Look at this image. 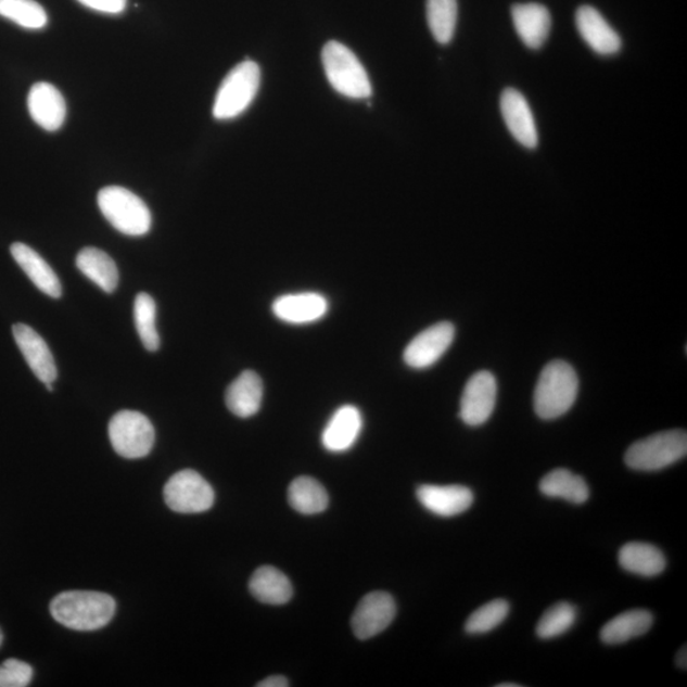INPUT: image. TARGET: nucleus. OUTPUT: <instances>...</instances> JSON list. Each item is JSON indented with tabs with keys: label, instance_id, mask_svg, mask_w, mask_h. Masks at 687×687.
I'll return each instance as SVG.
<instances>
[{
	"label": "nucleus",
	"instance_id": "obj_1",
	"mask_svg": "<svg viewBox=\"0 0 687 687\" xmlns=\"http://www.w3.org/2000/svg\"><path fill=\"white\" fill-rule=\"evenodd\" d=\"M51 616L68 629L100 631L115 616L114 597L96 590H66L50 603Z\"/></svg>",
	"mask_w": 687,
	"mask_h": 687
},
{
	"label": "nucleus",
	"instance_id": "obj_2",
	"mask_svg": "<svg viewBox=\"0 0 687 687\" xmlns=\"http://www.w3.org/2000/svg\"><path fill=\"white\" fill-rule=\"evenodd\" d=\"M580 381L574 368L564 360L546 365L537 381L534 408L538 418L552 420L572 409L578 396Z\"/></svg>",
	"mask_w": 687,
	"mask_h": 687
},
{
	"label": "nucleus",
	"instance_id": "obj_3",
	"mask_svg": "<svg viewBox=\"0 0 687 687\" xmlns=\"http://www.w3.org/2000/svg\"><path fill=\"white\" fill-rule=\"evenodd\" d=\"M322 64L331 87L340 94L356 100L372 94L371 80L364 64L348 47L329 41L322 50Z\"/></svg>",
	"mask_w": 687,
	"mask_h": 687
},
{
	"label": "nucleus",
	"instance_id": "obj_4",
	"mask_svg": "<svg viewBox=\"0 0 687 687\" xmlns=\"http://www.w3.org/2000/svg\"><path fill=\"white\" fill-rule=\"evenodd\" d=\"M100 211L117 231L139 238L150 232L152 214L147 204L122 187L103 188L98 196Z\"/></svg>",
	"mask_w": 687,
	"mask_h": 687
},
{
	"label": "nucleus",
	"instance_id": "obj_5",
	"mask_svg": "<svg viewBox=\"0 0 687 687\" xmlns=\"http://www.w3.org/2000/svg\"><path fill=\"white\" fill-rule=\"evenodd\" d=\"M260 66L246 61L227 74L214 100L213 115L217 120H231L245 113L260 88Z\"/></svg>",
	"mask_w": 687,
	"mask_h": 687
},
{
	"label": "nucleus",
	"instance_id": "obj_6",
	"mask_svg": "<svg viewBox=\"0 0 687 687\" xmlns=\"http://www.w3.org/2000/svg\"><path fill=\"white\" fill-rule=\"evenodd\" d=\"M687 454V434L675 430L649 435L635 442L625 454L627 468L637 471H660L676 463Z\"/></svg>",
	"mask_w": 687,
	"mask_h": 687
},
{
	"label": "nucleus",
	"instance_id": "obj_7",
	"mask_svg": "<svg viewBox=\"0 0 687 687\" xmlns=\"http://www.w3.org/2000/svg\"><path fill=\"white\" fill-rule=\"evenodd\" d=\"M109 437L117 455L136 460L151 454L156 432L144 414L123 410L110 420Z\"/></svg>",
	"mask_w": 687,
	"mask_h": 687
},
{
	"label": "nucleus",
	"instance_id": "obj_8",
	"mask_svg": "<svg viewBox=\"0 0 687 687\" xmlns=\"http://www.w3.org/2000/svg\"><path fill=\"white\" fill-rule=\"evenodd\" d=\"M164 497L174 512L183 514L202 513L214 505L216 494L206 480L194 470H182L168 479Z\"/></svg>",
	"mask_w": 687,
	"mask_h": 687
},
{
	"label": "nucleus",
	"instance_id": "obj_9",
	"mask_svg": "<svg viewBox=\"0 0 687 687\" xmlns=\"http://www.w3.org/2000/svg\"><path fill=\"white\" fill-rule=\"evenodd\" d=\"M498 385L493 373L480 371L463 389L460 418L470 427L483 425L491 419L497 404Z\"/></svg>",
	"mask_w": 687,
	"mask_h": 687
},
{
	"label": "nucleus",
	"instance_id": "obj_10",
	"mask_svg": "<svg viewBox=\"0 0 687 687\" xmlns=\"http://www.w3.org/2000/svg\"><path fill=\"white\" fill-rule=\"evenodd\" d=\"M396 616V602L387 593L368 594L357 606L352 618V627L356 637L367 640L387 629Z\"/></svg>",
	"mask_w": 687,
	"mask_h": 687
},
{
	"label": "nucleus",
	"instance_id": "obj_11",
	"mask_svg": "<svg viewBox=\"0 0 687 687\" xmlns=\"http://www.w3.org/2000/svg\"><path fill=\"white\" fill-rule=\"evenodd\" d=\"M456 329L450 322H438L420 332L406 346L405 364L414 369H425L437 364L454 343Z\"/></svg>",
	"mask_w": 687,
	"mask_h": 687
},
{
	"label": "nucleus",
	"instance_id": "obj_12",
	"mask_svg": "<svg viewBox=\"0 0 687 687\" xmlns=\"http://www.w3.org/2000/svg\"><path fill=\"white\" fill-rule=\"evenodd\" d=\"M13 336L18 348L34 374L46 386L53 385L58 377V369L53 353L49 345L37 332L26 323H16L13 327Z\"/></svg>",
	"mask_w": 687,
	"mask_h": 687
},
{
	"label": "nucleus",
	"instance_id": "obj_13",
	"mask_svg": "<svg viewBox=\"0 0 687 687\" xmlns=\"http://www.w3.org/2000/svg\"><path fill=\"white\" fill-rule=\"evenodd\" d=\"M271 308L280 321L307 325L321 320L328 314L329 302L320 293H292L277 298Z\"/></svg>",
	"mask_w": 687,
	"mask_h": 687
},
{
	"label": "nucleus",
	"instance_id": "obj_14",
	"mask_svg": "<svg viewBox=\"0 0 687 687\" xmlns=\"http://www.w3.org/2000/svg\"><path fill=\"white\" fill-rule=\"evenodd\" d=\"M500 111L517 142L526 148H535L538 143L536 123L524 96L514 88H507L501 93Z\"/></svg>",
	"mask_w": 687,
	"mask_h": 687
},
{
	"label": "nucleus",
	"instance_id": "obj_15",
	"mask_svg": "<svg viewBox=\"0 0 687 687\" xmlns=\"http://www.w3.org/2000/svg\"><path fill=\"white\" fill-rule=\"evenodd\" d=\"M417 497L427 511L440 517L461 514L474 504V493L462 485H422Z\"/></svg>",
	"mask_w": 687,
	"mask_h": 687
},
{
	"label": "nucleus",
	"instance_id": "obj_16",
	"mask_svg": "<svg viewBox=\"0 0 687 687\" xmlns=\"http://www.w3.org/2000/svg\"><path fill=\"white\" fill-rule=\"evenodd\" d=\"M27 106L33 120L42 129L56 131L63 127L66 103L55 86L47 82L34 85L28 93Z\"/></svg>",
	"mask_w": 687,
	"mask_h": 687
},
{
	"label": "nucleus",
	"instance_id": "obj_17",
	"mask_svg": "<svg viewBox=\"0 0 687 687\" xmlns=\"http://www.w3.org/2000/svg\"><path fill=\"white\" fill-rule=\"evenodd\" d=\"M578 33L587 46L600 55H614L622 49V39L594 7L583 5L575 14Z\"/></svg>",
	"mask_w": 687,
	"mask_h": 687
},
{
	"label": "nucleus",
	"instance_id": "obj_18",
	"mask_svg": "<svg viewBox=\"0 0 687 687\" xmlns=\"http://www.w3.org/2000/svg\"><path fill=\"white\" fill-rule=\"evenodd\" d=\"M364 428V418L356 406L344 405L330 418L322 432V446L330 453L340 454L351 449Z\"/></svg>",
	"mask_w": 687,
	"mask_h": 687
},
{
	"label": "nucleus",
	"instance_id": "obj_19",
	"mask_svg": "<svg viewBox=\"0 0 687 687\" xmlns=\"http://www.w3.org/2000/svg\"><path fill=\"white\" fill-rule=\"evenodd\" d=\"M512 18L517 34L527 48L540 49L548 40L551 16L543 4H516L512 9Z\"/></svg>",
	"mask_w": 687,
	"mask_h": 687
},
{
	"label": "nucleus",
	"instance_id": "obj_20",
	"mask_svg": "<svg viewBox=\"0 0 687 687\" xmlns=\"http://www.w3.org/2000/svg\"><path fill=\"white\" fill-rule=\"evenodd\" d=\"M264 386L254 371L242 372L226 391V405L239 418H251L262 408Z\"/></svg>",
	"mask_w": 687,
	"mask_h": 687
},
{
	"label": "nucleus",
	"instance_id": "obj_21",
	"mask_svg": "<svg viewBox=\"0 0 687 687\" xmlns=\"http://www.w3.org/2000/svg\"><path fill=\"white\" fill-rule=\"evenodd\" d=\"M11 254L21 266V269L26 272V276L31 279V282L42 293L48 294L51 298L62 297L61 280H59L55 271L51 269V266L34 249L25 245V243L16 242L11 246Z\"/></svg>",
	"mask_w": 687,
	"mask_h": 687
},
{
	"label": "nucleus",
	"instance_id": "obj_22",
	"mask_svg": "<svg viewBox=\"0 0 687 687\" xmlns=\"http://www.w3.org/2000/svg\"><path fill=\"white\" fill-rule=\"evenodd\" d=\"M249 588L256 600L268 605H284L293 596L290 578L279 569L270 565L256 569L250 580Z\"/></svg>",
	"mask_w": 687,
	"mask_h": 687
},
{
	"label": "nucleus",
	"instance_id": "obj_23",
	"mask_svg": "<svg viewBox=\"0 0 687 687\" xmlns=\"http://www.w3.org/2000/svg\"><path fill=\"white\" fill-rule=\"evenodd\" d=\"M76 264L77 268L103 292L113 293L119 284V270L113 257L105 251L96 247L80 250Z\"/></svg>",
	"mask_w": 687,
	"mask_h": 687
},
{
	"label": "nucleus",
	"instance_id": "obj_24",
	"mask_svg": "<svg viewBox=\"0 0 687 687\" xmlns=\"http://www.w3.org/2000/svg\"><path fill=\"white\" fill-rule=\"evenodd\" d=\"M653 625V616L648 610H629L611 619L602 627L600 637L605 645L615 646L641 637Z\"/></svg>",
	"mask_w": 687,
	"mask_h": 687
},
{
	"label": "nucleus",
	"instance_id": "obj_25",
	"mask_svg": "<svg viewBox=\"0 0 687 687\" xmlns=\"http://www.w3.org/2000/svg\"><path fill=\"white\" fill-rule=\"evenodd\" d=\"M619 563L625 571L641 577H656L666 568L663 552L651 544L629 543L619 552Z\"/></svg>",
	"mask_w": 687,
	"mask_h": 687
},
{
	"label": "nucleus",
	"instance_id": "obj_26",
	"mask_svg": "<svg viewBox=\"0 0 687 687\" xmlns=\"http://www.w3.org/2000/svg\"><path fill=\"white\" fill-rule=\"evenodd\" d=\"M540 492L549 498H559L573 505H583L589 498V487L585 479L567 469H556L545 475Z\"/></svg>",
	"mask_w": 687,
	"mask_h": 687
},
{
	"label": "nucleus",
	"instance_id": "obj_27",
	"mask_svg": "<svg viewBox=\"0 0 687 687\" xmlns=\"http://www.w3.org/2000/svg\"><path fill=\"white\" fill-rule=\"evenodd\" d=\"M288 500L294 511L302 514H317L329 506V495L316 479L300 476L288 487Z\"/></svg>",
	"mask_w": 687,
	"mask_h": 687
},
{
	"label": "nucleus",
	"instance_id": "obj_28",
	"mask_svg": "<svg viewBox=\"0 0 687 687\" xmlns=\"http://www.w3.org/2000/svg\"><path fill=\"white\" fill-rule=\"evenodd\" d=\"M457 14V0H427L428 26L434 39L443 46L454 39Z\"/></svg>",
	"mask_w": 687,
	"mask_h": 687
},
{
	"label": "nucleus",
	"instance_id": "obj_29",
	"mask_svg": "<svg viewBox=\"0 0 687 687\" xmlns=\"http://www.w3.org/2000/svg\"><path fill=\"white\" fill-rule=\"evenodd\" d=\"M157 305L148 293H139L135 302L136 328L148 352L160 349V335L156 327Z\"/></svg>",
	"mask_w": 687,
	"mask_h": 687
},
{
	"label": "nucleus",
	"instance_id": "obj_30",
	"mask_svg": "<svg viewBox=\"0 0 687 687\" xmlns=\"http://www.w3.org/2000/svg\"><path fill=\"white\" fill-rule=\"evenodd\" d=\"M0 16L27 29H41L49 22L47 11L35 0H0Z\"/></svg>",
	"mask_w": 687,
	"mask_h": 687
},
{
	"label": "nucleus",
	"instance_id": "obj_31",
	"mask_svg": "<svg viewBox=\"0 0 687 687\" xmlns=\"http://www.w3.org/2000/svg\"><path fill=\"white\" fill-rule=\"evenodd\" d=\"M577 620V610L568 602L554 605L545 612L536 627V634L542 639H554L567 633Z\"/></svg>",
	"mask_w": 687,
	"mask_h": 687
},
{
	"label": "nucleus",
	"instance_id": "obj_32",
	"mask_svg": "<svg viewBox=\"0 0 687 687\" xmlns=\"http://www.w3.org/2000/svg\"><path fill=\"white\" fill-rule=\"evenodd\" d=\"M508 614L509 603L506 600L487 602L468 619L465 631L472 635L489 633L504 623Z\"/></svg>",
	"mask_w": 687,
	"mask_h": 687
},
{
	"label": "nucleus",
	"instance_id": "obj_33",
	"mask_svg": "<svg viewBox=\"0 0 687 687\" xmlns=\"http://www.w3.org/2000/svg\"><path fill=\"white\" fill-rule=\"evenodd\" d=\"M34 669L20 660H7L0 664V687H26L31 683Z\"/></svg>",
	"mask_w": 687,
	"mask_h": 687
},
{
	"label": "nucleus",
	"instance_id": "obj_34",
	"mask_svg": "<svg viewBox=\"0 0 687 687\" xmlns=\"http://www.w3.org/2000/svg\"><path fill=\"white\" fill-rule=\"evenodd\" d=\"M87 9L107 14H120L127 9V0H78Z\"/></svg>",
	"mask_w": 687,
	"mask_h": 687
},
{
	"label": "nucleus",
	"instance_id": "obj_35",
	"mask_svg": "<svg viewBox=\"0 0 687 687\" xmlns=\"http://www.w3.org/2000/svg\"><path fill=\"white\" fill-rule=\"evenodd\" d=\"M257 687H287L290 686L288 679L284 676H270L263 679V682L256 685Z\"/></svg>",
	"mask_w": 687,
	"mask_h": 687
},
{
	"label": "nucleus",
	"instance_id": "obj_36",
	"mask_svg": "<svg viewBox=\"0 0 687 687\" xmlns=\"http://www.w3.org/2000/svg\"><path fill=\"white\" fill-rule=\"evenodd\" d=\"M676 662H677V666H678L679 669L686 670V667H687V653H686V647H684V648L682 649V651H679V652L677 653V657H676Z\"/></svg>",
	"mask_w": 687,
	"mask_h": 687
},
{
	"label": "nucleus",
	"instance_id": "obj_37",
	"mask_svg": "<svg viewBox=\"0 0 687 687\" xmlns=\"http://www.w3.org/2000/svg\"><path fill=\"white\" fill-rule=\"evenodd\" d=\"M498 686H500V687H506V686H511V687H512V686H516V687H519L520 685H519V684H500V685H498Z\"/></svg>",
	"mask_w": 687,
	"mask_h": 687
},
{
	"label": "nucleus",
	"instance_id": "obj_38",
	"mask_svg": "<svg viewBox=\"0 0 687 687\" xmlns=\"http://www.w3.org/2000/svg\"><path fill=\"white\" fill-rule=\"evenodd\" d=\"M3 639H4L3 632L2 629H0V646H2Z\"/></svg>",
	"mask_w": 687,
	"mask_h": 687
}]
</instances>
